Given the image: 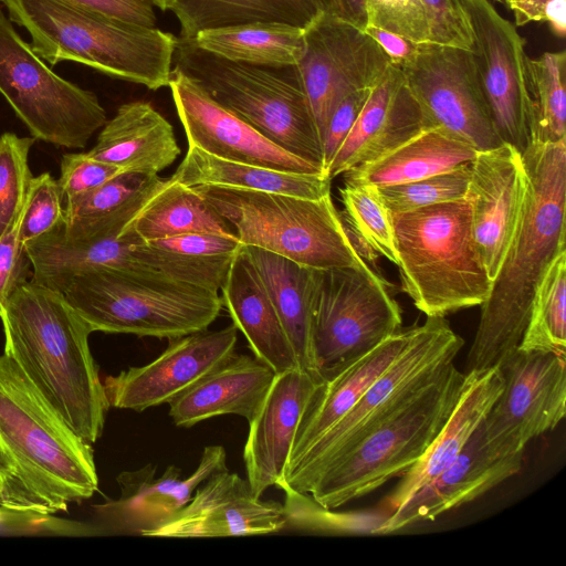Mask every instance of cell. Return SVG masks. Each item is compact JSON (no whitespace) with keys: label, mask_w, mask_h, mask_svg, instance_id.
Instances as JSON below:
<instances>
[{"label":"cell","mask_w":566,"mask_h":566,"mask_svg":"<svg viewBox=\"0 0 566 566\" xmlns=\"http://www.w3.org/2000/svg\"><path fill=\"white\" fill-rule=\"evenodd\" d=\"M0 495L15 511L66 512L98 490L91 443L78 437L20 366L0 354Z\"/></svg>","instance_id":"6da1fadb"},{"label":"cell","mask_w":566,"mask_h":566,"mask_svg":"<svg viewBox=\"0 0 566 566\" xmlns=\"http://www.w3.org/2000/svg\"><path fill=\"white\" fill-rule=\"evenodd\" d=\"M3 353L83 440L96 442L109 402L88 337L92 329L64 294L24 280L0 310Z\"/></svg>","instance_id":"7a4b0ae2"},{"label":"cell","mask_w":566,"mask_h":566,"mask_svg":"<svg viewBox=\"0 0 566 566\" xmlns=\"http://www.w3.org/2000/svg\"><path fill=\"white\" fill-rule=\"evenodd\" d=\"M523 158L530 180L524 213L481 305L465 373L494 367L517 348L536 290L566 251V140L532 143Z\"/></svg>","instance_id":"3957f363"},{"label":"cell","mask_w":566,"mask_h":566,"mask_svg":"<svg viewBox=\"0 0 566 566\" xmlns=\"http://www.w3.org/2000/svg\"><path fill=\"white\" fill-rule=\"evenodd\" d=\"M3 1L9 19L29 32L30 46L43 61L81 63L149 90L168 86L175 35L63 0Z\"/></svg>","instance_id":"277c9868"},{"label":"cell","mask_w":566,"mask_h":566,"mask_svg":"<svg viewBox=\"0 0 566 566\" xmlns=\"http://www.w3.org/2000/svg\"><path fill=\"white\" fill-rule=\"evenodd\" d=\"M402 291L426 316L481 306L493 281L472 232L469 199L390 212Z\"/></svg>","instance_id":"5b68a950"},{"label":"cell","mask_w":566,"mask_h":566,"mask_svg":"<svg viewBox=\"0 0 566 566\" xmlns=\"http://www.w3.org/2000/svg\"><path fill=\"white\" fill-rule=\"evenodd\" d=\"M62 293L92 332L161 339L207 329L223 306L219 293L154 269L86 271L73 276Z\"/></svg>","instance_id":"8992f818"},{"label":"cell","mask_w":566,"mask_h":566,"mask_svg":"<svg viewBox=\"0 0 566 566\" xmlns=\"http://www.w3.org/2000/svg\"><path fill=\"white\" fill-rule=\"evenodd\" d=\"M465 379L467 374L450 363L418 395L329 464L307 494L324 507L336 510L401 476L419 461L447 422Z\"/></svg>","instance_id":"52a82bcc"},{"label":"cell","mask_w":566,"mask_h":566,"mask_svg":"<svg viewBox=\"0 0 566 566\" xmlns=\"http://www.w3.org/2000/svg\"><path fill=\"white\" fill-rule=\"evenodd\" d=\"M175 69L268 139L324 172L319 134L295 66L230 61L177 38Z\"/></svg>","instance_id":"ba28073f"},{"label":"cell","mask_w":566,"mask_h":566,"mask_svg":"<svg viewBox=\"0 0 566 566\" xmlns=\"http://www.w3.org/2000/svg\"><path fill=\"white\" fill-rule=\"evenodd\" d=\"M193 188L233 228L242 245L316 270L367 265L350 248L331 193L310 199L213 186Z\"/></svg>","instance_id":"9c48e42d"},{"label":"cell","mask_w":566,"mask_h":566,"mask_svg":"<svg viewBox=\"0 0 566 566\" xmlns=\"http://www.w3.org/2000/svg\"><path fill=\"white\" fill-rule=\"evenodd\" d=\"M464 342L441 316H427L403 353L368 387L353 408L300 459L286 467L277 489L307 493L315 479L396 409L453 363Z\"/></svg>","instance_id":"30bf717a"},{"label":"cell","mask_w":566,"mask_h":566,"mask_svg":"<svg viewBox=\"0 0 566 566\" xmlns=\"http://www.w3.org/2000/svg\"><path fill=\"white\" fill-rule=\"evenodd\" d=\"M0 94L34 139L84 148L107 122L97 96L55 74L0 8Z\"/></svg>","instance_id":"8fae6325"},{"label":"cell","mask_w":566,"mask_h":566,"mask_svg":"<svg viewBox=\"0 0 566 566\" xmlns=\"http://www.w3.org/2000/svg\"><path fill=\"white\" fill-rule=\"evenodd\" d=\"M389 283L369 266L317 270L313 344L319 377L367 354L401 329Z\"/></svg>","instance_id":"7c38bea8"},{"label":"cell","mask_w":566,"mask_h":566,"mask_svg":"<svg viewBox=\"0 0 566 566\" xmlns=\"http://www.w3.org/2000/svg\"><path fill=\"white\" fill-rule=\"evenodd\" d=\"M400 69L429 128L441 127L478 151L503 144L482 90L473 52L419 43L416 54Z\"/></svg>","instance_id":"4fadbf2b"},{"label":"cell","mask_w":566,"mask_h":566,"mask_svg":"<svg viewBox=\"0 0 566 566\" xmlns=\"http://www.w3.org/2000/svg\"><path fill=\"white\" fill-rule=\"evenodd\" d=\"M503 388L482 420L488 442L503 454L524 453L566 413V355L515 348L497 364Z\"/></svg>","instance_id":"5bb4252c"},{"label":"cell","mask_w":566,"mask_h":566,"mask_svg":"<svg viewBox=\"0 0 566 566\" xmlns=\"http://www.w3.org/2000/svg\"><path fill=\"white\" fill-rule=\"evenodd\" d=\"M304 53L296 65L319 138L347 94L373 88L391 62L363 29L322 10L304 28Z\"/></svg>","instance_id":"9a60e30c"},{"label":"cell","mask_w":566,"mask_h":566,"mask_svg":"<svg viewBox=\"0 0 566 566\" xmlns=\"http://www.w3.org/2000/svg\"><path fill=\"white\" fill-rule=\"evenodd\" d=\"M474 57L495 129L522 155L532 144V102L525 41L489 0H464Z\"/></svg>","instance_id":"2e32d148"},{"label":"cell","mask_w":566,"mask_h":566,"mask_svg":"<svg viewBox=\"0 0 566 566\" xmlns=\"http://www.w3.org/2000/svg\"><path fill=\"white\" fill-rule=\"evenodd\" d=\"M168 340L153 361L104 378L111 407L142 412L168 403L235 355L238 329L231 324Z\"/></svg>","instance_id":"e0dca14e"},{"label":"cell","mask_w":566,"mask_h":566,"mask_svg":"<svg viewBox=\"0 0 566 566\" xmlns=\"http://www.w3.org/2000/svg\"><path fill=\"white\" fill-rule=\"evenodd\" d=\"M168 86L188 146L228 160L291 172L325 174L268 139L181 71L172 69Z\"/></svg>","instance_id":"ac0fdd59"},{"label":"cell","mask_w":566,"mask_h":566,"mask_svg":"<svg viewBox=\"0 0 566 566\" xmlns=\"http://www.w3.org/2000/svg\"><path fill=\"white\" fill-rule=\"evenodd\" d=\"M528 185L523 155L510 144L479 151L471 163L467 198L472 232L492 281L523 217Z\"/></svg>","instance_id":"d6986e66"},{"label":"cell","mask_w":566,"mask_h":566,"mask_svg":"<svg viewBox=\"0 0 566 566\" xmlns=\"http://www.w3.org/2000/svg\"><path fill=\"white\" fill-rule=\"evenodd\" d=\"M227 469L226 449L212 444L203 448L198 467L185 479L181 469L174 464L168 465L160 476H156L154 464L123 471L116 478L119 497L94 507L98 530L147 536L174 517L202 482Z\"/></svg>","instance_id":"ffe728a7"},{"label":"cell","mask_w":566,"mask_h":566,"mask_svg":"<svg viewBox=\"0 0 566 566\" xmlns=\"http://www.w3.org/2000/svg\"><path fill=\"white\" fill-rule=\"evenodd\" d=\"M283 504L253 495L238 473H213L190 501L148 537L197 538L263 535L284 531Z\"/></svg>","instance_id":"44dd1931"},{"label":"cell","mask_w":566,"mask_h":566,"mask_svg":"<svg viewBox=\"0 0 566 566\" xmlns=\"http://www.w3.org/2000/svg\"><path fill=\"white\" fill-rule=\"evenodd\" d=\"M523 454H503L488 442L482 422L460 453L429 483L390 513L378 530L389 534L472 502L522 468Z\"/></svg>","instance_id":"7402d4cb"},{"label":"cell","mask_w":566,"mask_h":566,"mask_svg":"<svg viewBox=\"0 0 566 566\" xmlns=\"http://www.w3.org/2000/svg\"><path fill=\"white\" fill-rule=\"evenodd\" d=\"M321 380L301 368L276 374L248 421L243 461L254 496L261 497L283 478L298 423Z\"/></svg>","instance_id":"603a6c76"},{"label":"cell","mask_w":566,"mask_h":566,"mask_svg":"<svg viewBox=\"0 0 566 566\" xmlns=\"http://www.w3.org/2000/svg\"><path fill=\"white\" fill-rule=\"evenodd\" d=\"M429 128L400 66L390 64L326 169L333 178L373 161Z\"/></svg>","instance_id":"cb8c5ba5"},{"label":"cell","mask_w":566,"mask_h":566,"mask_svg":"<svg viewBox=\"0 0 566 566\" xmlns=\"http://www.w3.org/2000/svg\"><path fill=\"white\" fill-rule=\"evenodd\" d=\"M418 328L419 325H412L400 329L361 357L321 377V384L298 423L287 465L300 459L353 408L368 387L403 353Z\"/></svg>","instance_id":"d4e9b609"},{"label":"cell","mask_w":566,"mask_h":566,"mask_svg":"<svg viewBox=\"0 0 566 566\" xmlns=\"http://www.w3.org/2000/svg\"><path fill=\"white\" fill-rule=\"evenodd\" d=\"M465 374V386L447 422L424 454L377 506L387 516L460 453L501 394L503 378L497 365Z\"/></svg>","instance_id":"484cf974"},{"label":"cell","mask_w":566,"mask_h":566,"mask_svg":"<svg viewBox=\"0 0 566 566\" xmlns=\"http://www.w3.org/2000/svg\"><path fill=\"white\" fill-rule=\"evenodd\" d=\"M275 375L256 357L235 354L169 401L168 413L175 426L182 428L222 415H237L249 421L260 408Z\"/></svg>","instance_id":"4316f807"},{"label":"cell","mask_w":566,"mask_h":566,"mask_svg":"<svg viewBox=\"0 0 566 566\" xmlns=\"http://www.w3.org/2000/svg\"><path fill=\"white\" fill-rule=\"evenodd\" d=\"M86 153L124 172L154 176L177 159L180 148L170 123L150 103L135 101L117 108Z\"/></svg>","instance_id":"83f0119b"},{"label":"cell","mask_w":566,"mask_h":566,"mask_svg":"<svg viewBox=\"0 0 566 566\" xmlns=\"http://www.w3.org/2000/svg\"><path fill=\"white\" fill-rule=\"evenodd\" d=\"M232 324L248 340L254 357L275 374L298 368L276 310L242 245L220 289Z\"/></svg>","instance_id":"f1b7e54d"},{"label":"cell","mask_w":566,"mask_h":566,"mask_svg":"<svg viewBox=\"0 0 566 566\" xmlns=\"http://www.w3.org/2000/svg\"><path fill=\"white\" fill-rule=\"evenodd\" d=\"M259 274L292 345L298 368L318 377L313 344L316 269L270 251L242 245Z\"/></svg>","instance_id":"f546056e"},{"label":"cell","mask_w":566,"mask_h":566,"mask_svg":"<svg viewBox=\"0 0 566 566\" xmlns=\"http://www.w3.org/2000/svg\"><path fill=\"white\" fill-rule=\"evenodd\" d=\"M62 224L24 245L32 266V280L62 292L73 276L86 271L150 269L136 258L133 247L142 240L130 231L123 230L115 237L70 241L62 233Z\"/></svg>","instance_id":"4dcf8cb0"},{"label":"cell","mask_w":566,"mask_h":566,"mask_svg":"<svg viewBox=\"0 0 566 566\" xmlns=\"http://www.w3.org/2000/svg\"><path fill=\"white\" fill-rule=\"evenodd\" d=\"M166 178L122 172L96 189L65 201L62 233L70 241L119 235Z\"/></svg>","instance_id":"1f68e13d"},{"label":"cell","mask_w":566,"mask_h":566,"mask_svg":"<svg viewBox=\"0 0 566 566\" xmlns=\"http://www.w3.org/2000/svg\"><path fill=\"white\" fill-rule=\"evenodd\" d=\"M478 150L441 127H431L381 157L344 172V182L376 187L410 182L470 164Z\"/></svg>","instance_id":"d6a6232c"},{"label":"cell","mask_w":566,"mask_h":566,"mask_svg":"<svg viewBox=\"0 0 566 566\" xmlns=\"http://www.w3.org/2000/svg\"><path fill=\"white\" fill-rule=\"evenodd\" d=\"M241 245L237 235L190 233L138 241L133 250L148 268L219 293Z\"/></svg>","instance_id":"836d02e7"},{"label":"cell","mask_w":566,"mask_h":566,"mask_svg":"<svg viewBox=\"0 0 566 566\" xmlns=\"http://www.w3.org/2000/svg\"><path fill=\"white\" fill-rule=\"evenodd\" d=\"M189 186H213L241 190L284 193L319 199L331 193L325 174H300L233 161L188 146L185 158L171 176Z\"/></svg>","instance_id":"e575fe53"},{"label":"cell","mask_w":566,"mask_h":566,"mask_svg":"<svg viewBox=\"0 0 566 566\" xmlns=\"http://www.w3.org/2000/svg\"><path fill=\"white\" fill-rule=\"evenodd\" d=\"M187 40L230 61L271 67L297 65L305 45L304 28L277 21L207 29Z\"/></svg>","instance_id":"d590c367"},{"label":"cell","mask_w":566,"mask_h":566,"mask_svg":"<svg viewBox=\"0 0 566 566\" xmlns=\"http://www.w3.org/2000/svg\"><path fill=\"white\" fill-rule=\"evenodd\" d=\"M124 230L142 241L190 233L235 235L233 228L193 187L172 177L165 179Z\"/></svg>","instance_id":"8d00e7d4"},{"label":"cell","mask_w":566,"mask_h":566,"mask_svg":"<svg viewBox=\"0 0 566 566\" xmlns=\"http://www.w3.org/2000/svg\"><path fill=\"white\" fill-rule=\"evenodd\" d=\"M323 9L316 0H176L171 11L181 39L202 30L256 21H277L305 28Z\"/></svg>","instance_id":"74e56055"},{"label":"cell","mask_w":566,"mask_h":566,"mask_svg":"<svg viewBox=\"0 0 566 566\" xmlns=\"http://www.w3.org/2000/svg\"><path fill=\"white\" fill-rule=\"evenodd\" d=\"M532 102V143L566 140V53L527 59Z\"/></svg>","instance_id":"f35d334b"},{"label":"cell","mask_w":566,"mask_h":566,"mask_svg":"<svg viewBox=\"0 0 566 566\" xmlns=\"http://www.w3.org/2000/svg\"><path fill=\"white\" fill-rule=\"evenodd\" d=\"M517 348L566 355V251L552 262L541 281Z\"/></svg>","instance_id":"ab89813d"},{"label":"cell","mask_w":566,"mask_h":566,"mask_svg":"<svg viewBox=\"0 0 566 566\" xmlns=\"http://www.w3.org/2000/svg\"><path fill=\"white\" fill-rule=\"evenodd\" d=\"M284 492V530L315 534H378L387 517L378 507L371 511L337 512L316 502L310 494L290 488Z\"/></svg>","instance_id":"60d3db41"},{"label":"cell","mask_w":566,"mask_h":566,"mask_svg":"<svg viewBox=\"0 0 566 566\" xmlns=\"http://www.w3.org/2000/svg\"><path fill=\"white\" fill-rule=\"evenodd\" d=\"M339 195L344 207L340 212L381 256L398 265L390 211L377 187L344 182Z\"/></svg>","instance_id":"b9f144b4"},{"label":"cell","mask_w":566,"mask_h":566,"mask_svg":"<svg viewBox=\"0 0 566 566\" xmlns=\"http://www.w3.org/2000/svg\"><path fill=\"white\" fill-rule=\"evenodd\" d=\"M471 176V163L419 180L380 186L378 193L390 212L465 198Z\"/></svg>","instance_id":"7bdbcfd3"},{"label":"cell","mask_w":566,"mask_h":566,"mask_svg":"<svg viewBox=\"0 0 566 566\" xmlns=\"http://www.w3.org/2000/svg\"><path fill=\"white\" fill-rule=\"evenodd\" d=\"M33 137L7 132L0 136V239L14 226L33 178L29 153Z\"/></svg>","instance_id":"ee69618b"},{"label":"cell","mask_w":566,"mask_h":566,"mask_svg":"<svg viewBox=\"0 0 566 566\" xmlns=\"http://www.w3.org/2000/svg\"><path fill=\"white\" fill-rule=\"evenodd\" d=\"M57 179L49 172L33 177L21 212L19 237L23 245L53 231L64 222Z\"/></svg>","instance_id":"f6af8a7d"},{"label":"cell","mask_w":566,"mask_h":566,"mask_svg":"<svg viewBox=\"0 0 566 566\" xmlns=\"http://www.w3.org/2000/svg\"><path fill=\"white\" fill-rule=\"evenodd\" d=\"M366 27L400 35L416 43H431V29L421 0H365Z\"/></svg>","instance_id":"bcb514c9"},{"label":"cell","mask_w":566,"mask_h":566,"mask_svg":"<svg viewBox=\"0 0 566 566\" xmlns=\"http://www.w3.org/2000/svg\"><path fill=\"white\" fill-rule=\"evenodd\" d=\"M430 22L431 43L474 52V35L464 0H421Z\"/></svg>","instance_id":"7dc6e473"},{"label":"cell","mask_w":566,"mask_h":566,"mask_svg":"<svg viewBox=\"0 0 566 566\" xmlns=\"http://www.w3.org/2000/svg\"><path fill=\"white\" fill-rule=\"evenodd\" d=\"M124 172L120 168L96 160L87 153H67L61 159L60 186L63 199L72 200Z\"/></svg>","instance_id":"c3c4849f"},{"label":"cell","mask_w":566,"mask_h":566,"mask_svg":"<svg viewBox=\"0 0 566 566\" xmlns=\"http://www.w3.org/2000/svg\"><path fill=\"white\" fill-rule=\"evenodd\" d=\"M370 92L371 88H363L347 94L331 113L321 136L325 174L358 118Z\"/></svg>","instance_id":"681fc988"},{"label":"cell","mask_w":566,"mask_h":566,"mask_svg":"<svg viewBox=\"0 0 566 566\" xmlns=\"http://www.w3.org/2000/svg\"><path fill=\"white\" fill-rule=\"evenodd\" d=\"M20 221L21 213L14 226L0 239V310L18 284L27 280V263L30 262L19 237Z\"/></svg>","instance_id":"f907efd6"},{"label":"cell","mask_w":566,"mask_h":566,"mask_svg":"<svg viewBox=\"0 0 566 566\" xmlns=\"http://www.w3.org/2000/svg\"><path fill=\"white\" fill-rule=\"evenodd\" d=\"M67 3L145 27H156L150 0H63Z\"/></svg>","instance_id":"816d5d0a"},{"label":"cell","mask_w":566,"mask_h":566,"mask_svg":"<svg viewBox=\"0 0 566 566\" xmlns=\"http://www.w3.org/2000/svg\"><path fill=\"white\" fill-rule=\"evenodd\" d=\"M364 31L376 41L391 64L397 66L409 61L417 52L419 43L400 35L374 27H365Z\"/></svg>","instance_id":"f5cc1de1"},{"label":"cell","mask_w":566,"mask_h":566,"mask_svg":"<svg viewBox=\"0 0 566 566\" xmlns=\"http://www.w3.org/2000/svg\"><path fill=\"white\" fill-rule=\"evenodd\" d=\"M339 219L345 237L355 252V254L371 270L381 274L377 268V260L380 254L371 247V244L353 227L347 218L340 212Z\"/></svg>","instance_id":"db71d44e"},{"label":"cell","mask_w":566,"mask_h":566,"mask_svg":"<svg viewBox=\"0 0 566 566\" xmlns=\"http://www.w3.org/2000/svg\"><path fill=\"white\" fill-rule=\"evenodd\" d=\"M324 10L363 30L367 24L365 0H324Z\"/></svg>","instance_id":"11a10c76"},{"label":"cell","mask_w":566,"mask_h":566,"mask_svg":"<svg viewBox=\"0 0 566 566\" xmlns=\"http://www.w3.org/2000/svg\"><path fill=\"white\" fill-rule=\"evenodd\" d=\"M555 0H507V7L514 13L515 25L523 27L531 22H543L544 12Z\"/></svg>","instance_id":"9f6ffc18"},{"label":"cell","mask_w":566,"mask_h":566,"mask_svg":"<svg viewBox=\"0 0 566 566\" xmlns=\"http://www.w3.org/2000/svg\"><path fill=\"white\" fill-rule=\"evenodd\" d=\"M154 6H157L159 9L166 11L171 10L176 3V0H150Z\"/></svg>","instance_id":"6f0895ef"},{"label":"cell","mask_w":566,"mask_h":566,"mask_svg":"<svg viewBox=\"0 0 566 566\" xmlns=\"http://www.w3.org/2000/svg\"><path fill=\"white\" fill-rule=\"evenodd\" d=\"M503 6H507V0H494Z\"/></svg>","instance_id":"680465c9"},{"label":"cell","mask_w":566,"mask_h":566,"mask_svg":"<svg viewBox=\"0 0 566 566\" xmlns=\"http://www.w3.org/2000/svg\"><path fill=\"white\" fill-rule=\"evenodd\" d=\"M324 9V0H316Z\"/></svg>","instance_id":"91938a15"},{"label":"cell","mask_w":566,"mask_h":566,"mask_svg":"<svg viewBox=\"0 0 566 566\" xmlns=\"http://www.w3.org/2000/svg\"><path fill=\"white\" fill-rule=\"evenodd\" d=\"M0 505H1V495H0Z\"/></svg>","instance_id":"94428289"},{"label":"cell","mask_w":566,"mask_h":566,"mask_svg":"<svg viewBox=\"0 0 566 566\" xmlns=\"http://www.w3.org/2000/svg\"><path fill=\"white\" fill-rule=\"evenodd\" d=\"M0 483H1V480H0Z\"/></svg>","instance_id":"6125c7cd"}]
</instances>
